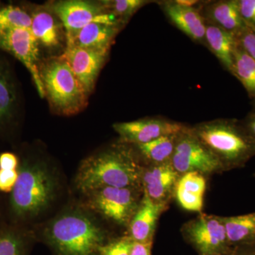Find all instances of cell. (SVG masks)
<instances>
[{
	"mask_svg": "<svg viewBox=\"0 0 255 255\" xmlns=\"http://www.w3.org/2000/svg\"><path fill=\"white\" fill-rule=\"evenodd\" d=\"M45 97L52 108L63 115L78 113L87 104V93L68 64L60 58L40 69Z\"/></svg>",
	"mask_w": 255,
	"mask_h": 255,
	"instance_id": "4",
	"label": "cell"
},
{
	"mask_svg": "<svg viewBox=\"0 0 255 255\" xmlns=\"http://www.w3.org/2000/svg\"><path fill=\"white\" fill-rule=\"evenodd\" d=\"M92 193V204L102 216L128 227L141 201L142 188L105 187Z\"/></svg>",
	"mask_w": 255,
	"mask_h": 255,
	"instance_id": "8",
	"label": "cell"
},
{
	"mask_svg": "<svg viewBox=\"0 0 255 255\" xmlns=\"http://www.w3.org/2000/svg\"><path fill=\"white\" fill-rule=\"evenodd\" d=\"M238 5L243 21L255 32V0H238Z\"/></svg>",
	"mask_w": 255,
	"mask_h": 255,
	"instance_id": "30",
	"label": "cell"
},
{
	"mask_svg": "<svg viewBox=\"0 0 255 255\" xmlns=\"http://www.w3.org/2000/svg\"><path fill=\"white\" fill-rule=\"evenodd\" d=\"M231 73L241 82L250 97L255 99V60L238 43L233 53Z\"/></svg>",
	"mask_w": 255,
	"mask_h": 255,
	"instance_id": "24",
	"label": "cell"
},
{
	"mask_svg": "<svg viewBox=\"0 0 255 255\" xmlns=\"http://www.w3.org/2000/svg\"><path fill=\"white\" fill-rule=\"evenodd\" d=\"M177 135H166L146 143L133 145L139 159L144 162L143 166L171 163Z\"/></svg>",
	"mask_w": 255,
	"mask_h": 255,
	"instance_id": "21",
	"label": "cell"
},
{
	"mask_svg": "<svg viewBox=\"0 0 255 255\" xmlns=\"http://www.w3.org/2000/svg\"><path fill=\"white\" fill-rule=\"evenodd\" d=\"M18 172L11 191V210L18 217L37 216L54 199L55 178L45 165L38 162H25Z\"/></svg>",
	"mask_w": 255,
	"mask_h": 255,
	"instance_id": "3",
	"label": "cell"
},
{
	"mask_svg": "<svg viewBox=\"0 0 255 255\" xmlns=\"http://www.w3.org/2000/svg\"><path fill=\"white\" fill-rule=\"evenodd\" d=\"M206 176L198 172L182 174L178 179L174 197L179 205L186 211L202 213L206 190Z\"/></svg>",
	"mask_w": 255,
	"mask_h": 255,
	"instance_id": "16",
	"label": "cell"
},
{
	"mask_svg": "<svg viewBox=\"0 0 255 255\" xmlns=\"http://www.w3.org/2000/svg\"><path fill=\"white\" fill-rule=\"evenodd\" d=\"M181 233L199 255H227L234 251L228 241L223 216L201 213L184 223Z\"/></svg>",
	"mask_w": 255,
	"mask_h": 255,
	"instance_id": "7",
	"label": "cell"
},
{
	"mask_svg": "<svg viewBox=\"0 0 255 255\" xmlns=\"http://www.w3.org/2000/svg\"><path fill=\"white\" fill-rule=\"evenodd\" d=\"M168 205L153 202L143 192L140 205L129 225L130 237L137 243H153L157 222Z\"/></svg>",
	"mask_w": 255,
	"mask_h": 255,
	"instance_id": "15",
	"label": "cell"
},
{
	"mask_svg": "<svg viewBox=\"0 0 255 255\" xmlns=\"http://www.w3.org/2000/svg\"><path fill=\"white\" fill-rule=\"evenodd\" d=\"M152 243H142L133 242L130 255H151Z\"/></svg>",
	"mask_w": 255,
	"mask_h": 255,
	"instance_id": "33",
	"label": "cell"
},
{
	"mask_svg": "<svg viewBox=\"0 0 255 255\" xmlns=\"http://www.w3.org/2000/svg\"><path fill=\"white\" fill-rule=\"evenodd\" d=\"M221 162L225 170L241 168L255 155V141L242 122L216 119L190 127Z\"/></svg>",
	"mask_w": 255,
	"mask_h": 255,
	"instance_id": "2",
	"label": "cell"
},
{
	"mask_svg": "<svg viewBox=\"0 0 255 255\" xmlns=\"http://www.w3.org/2000/svg\"><path fill=\"white\" fill-rule=\"evenodd\" d=\"M107 55L108 53L105 52L67 46L59 58L68 64L87 93L90 94L95 87L96 80Z\"/></svg>",
	"mask_w": 255,
	"mask_h": 255,
	"instance_id": "13",
	"label": "cell"
},
{
	"mask_svg": "<svg viewBox=\"0 0 255 255\" xmlns=\"http://www.w3.org/2000/svg\"><path fill=\"white\" fill-rule=\"evenodd\" d=\"M233 252L232 253H231V254H230V255H233Z\"/></svg>",
	"mask_w": 255,
	"mask_h": 255,
	"instance_id": "37",
	"label": "cell"
},
{
	"mask_svg": "<svg viewBox=\"0 0 255 255\" xmlns=\"http://www.w3.org/2000/svg\"><path fill=\"white\" fill-rule=\"evenodd\" d=\"M233 255H255V245L234 248Z\"/></svg>",
	"mask_w": 255,
	"mask_h": 255,
	"instance_id": "35",
	"label": "cell"
},
{
	"mask_svg": "<svg viewBox=\"0 0 255 255\" xmlns=\"http://www.w3.org/2000/svg\"><path fill=\"white\" fill-rule=\"evenodd\" d=\"M236 37L238 45L255 60V32L246 25Z\"/></svg>",
	"mask_w": 255,
	"mask_h": 255,
	"instance_id": "29",
	"label": "cell"
},
{
	"mask_svg": "<svg viewBox=\"0 0 255 255\" xmlns=\"http://www.w3.org/2000/svg\"><path fill=\"white\" fill-rule=\"evenodd\" d=\"M119 31L118 26L97 22L90 23L82 28L73 38L67 41V46L109 53Z\"/></svg>",
	"mask_w": 255,
	"mask_h": 255,
	"instance_id": "18",
	"label": "cell"
},
{
	"mask_svg": "<svg viewBox=\"0 0 255 255\" xmlns=\"http://www.w3.org/2000/svg\"><path fill=\"white\" fill-rule=\"evenodd\" d=\"M31 31L38 43L48 48L60 44V26L53 14L47 11H37L31 15Z\"/></svg>",
	"mask_w": 255,
	"mask_h": 255,
	"instance_id": "22",
	"label": "cell"
},
{
	"mask_svg": "<svg viewBox=\"0 0 255 255\" xmlns=\"http://www.w3.org/2000/svg\"><path fill=\"white\" fill-rule=\"evenodd\" d=\"M18 105V95L7 67L0 60V125L14 118Z\"/></svg>",
	"mask_w": 255,
	"mask_h": 255,
	"instance_id": "23",
	"label": "cell"
},
{
	"mask_svg": "<svg viewBox=\"0 0 255 255\" xmlns=\"http://www.w3.org/2000/svg\"><path fill=\"white\" fill-rule=\"evenodd\" d=\"M228 241L233 249L255 245V212L223 217Z\"/></svg>",
	"mask_w": 255,
	"mask_h": 255,
	"instance_id": "20",
	"label": "cell"
},
{
	"mask_svg": "<svg viewBox=\"0 0 255 255\" xmlns=\"http://www.w3.org/2000/svg\"><path fill=\"white\" fill-rule=\"evenodd\" d=\"M66 31L67 41L75 37L82 28L92 23L119 26L114 14H107L103 4L81 0H67L55 3L53 7Z\"/></svg>",
	"mask_w": 255,
	"mask_h": 255,
	"instance_id": "9",
	"label": "cell"
},
{
	"mask_svg": "<svg viewBox=\"0 0 255 255\" xmlns=\"http://www.w3.org/2000/svg\"><path fill=\"white\" fill-rule=\"evenodd\" d=\"M23 241L13 232H6L0 236V255H23Z\"/></svg>",
	"mask_w": 255,
	"mask_h": 255,
	"instance_id": "27",
	"label": "cell"
},
{
	"mask_svg": "<svg viewBox=\"0 0 255 255\" xmlns=\"http://www.w3.org/2000/svg\"><path fill=\"white\" fill-rule=\"evenodd\" d=\"M133 241L130 236H124L101 246L100 255H130Z\"/></svg>",
	"mask_w": 255,
	"mask_h": 255,
	"instance_id": "28",
	"label": "cell"
},
{
	"mask_svg": "<svg viewBox=\"0 0 255 255\" xmlns=\"http://www.w3.org/2000/svg\"><path fill=\"white\" fill-rule=\"evenodd\" d=\"M186 126L159 117L145 118L114 125L122 143L139 145L166 135H177Z\"/></svg>",
	"mask_w": 255,
	"mask_h": 255,
	"instance_id": "11",
	"label": "cell"
},
{
	"mask_svg": "<svg viewBox=\"0 0 255 255\" xmlns=\"http://www.w3.org/2000/svg\"><path fill=\"white\" fill-rule=\"evenodd\" d=\"M159 5L176 27L192 41L205 45L206 20L199 9L178 4L176 1H164Z\"/></svg>",
	"mask_w": 255,
	"mask_h": 255,
	"instance_id": "14",
	"label": "cell"
},
{
	"mask_svg": "<svg viewBox=\"0 0 255 255\" xmlns=\"http://www.w3.org/2000/svg\"><path fill=\"white\" fill-rule=\"evenodd\" d=\"M142 169L134 149L114 146L85 159L79 169L77 185L91 193L105 187L142 188Z\"/></svg>",
	"mask_w": 255,
	"mask_h": 255,
	"instance_id": "1",
	"label": "cell"
},
{
	"mask_svg": "<svg viewBox=\"0 0 255 255\" xmlns=\"http://www.w3.org/2000/svg\"><path fill=\"white\" fill-rule=\"evenodd\" d=\"M47 236L63 255H92L104 240L102 230L85 215L70 213L54 220Z\"/></svg>",
	"mask_w": 255,
	"mask_h": 255,
	"instance_id": "5",
	"label": "cell"
},
{
	"mask_svg": "<svg viewBox=\"0 0 255 255\" xmlns=\"http://www.w3.org/2000/svg\"><path fill=\"white\" fill-rule=\"evenodd\" d=\"M148 1L144 0H114L102 1L106 10H109L119 21H125L131 17L132 15L147 4Z\"/></svg>",
	"mask_w": 255,
	"mask_h": 255,
	"instance_id": "26",
	"label": "cell"
},
{
	"mask_svg": "<svg viewBox=\"0 0 255 255\" xmlns=\"http://www.w3.org/2000/svg\"><path fill=\"white\" fill-rule=\"evenodd\" d=\"M176 2L178 4L184 5L187 6H193L194 5L197 4V1L194 0H176Z\"/></svg>",
	"mask_w": 255,
	"mask_h": 255,
	"instance_id": "36",
	"label": "cell"
},
{
	"mask_svg": "<svg viewBox=\"0 0 255 255\" xmlns=\"http://www.w3.org/2000/svg\"><path fill=\"white\" fill-rule=\"evenodd\" d=\"M39 43L33 36L31 29L13 28L0 33V48L14 55L25 65L30 74L40 97H45L42 82L39 62Z\"/></svg>",
	"mask_w": 255,
	"mask_h": 255,
	"instance_id": "10",
	"label": "cell"
},
{
	"mask_svg": "<svg viewBox=\"0 0 255 255\" xmlns=\"http://www.w3.org/2000/svg\"><path fill=\"white\" fill-rule=\"evenodd\" d=\"M242 123L255 141V112L250 114Z\"/></svg>",
	"mask_w": 255,
	"mask_h": 255,
	"instance_id": "34",
	"label": "cell"
},
{
	"mask_svg": "<svg viewBox=\"0 0 255 255\" xmlns=\"http://www.w3.org/2000/svg\"><path fill=\"white\" fill-rule=\"evenodd\" d=\"M236 44L237 40L233 33L206 21L205 46L230 73L232 70Z\"/></svg>",
	"mask_w": 255,
	"mask_h": 255,
	"instance_id": "19",
	"label": "cell"
},
{
	"mask_svg": "<svg viewBox=\"0 0 255 255\" xmlns=\"http://www.w3.org/2000/svg\"><path fill=\"white\" fill-rule=\"evenodd\" d=\"M171 164L180 175L198 172L208 177L226 172L217 157L187 126L176 137Z\"/></svg>",
	"mask_w": 255,
	"mask_h": 255,
	"instance_id": "6",
	"label": "cell"
},
{
	"mask_svg": "<svg viewBox=\"0 0 255 255\" xmlns=\"http://www.w3.org/2000/svg\"><path fill=\"white\" fill-rule=\"evenodd\" d=\"M180 174L171 163L143 166L141 174L142 191L157 204L169 206L174 197Z\"/></svg>",
	"mask_w": 255,
	"mask_h": 255,
	"instance_id": "12",
	"label": "cell"
},
{
	"mask_svg": "<svg viewBox=\"0 0 255 255\" xmlns=\"http://www.w3.org/2000/svg\"><path fill=\"white\" fill-rule=\"evenodd\" d=\"M200 12L206 21L235 36L246 26L240 14L238 0H222L208 3Z\"/></svg>",
	"mask_w": 255,
	"mask_h": 255,
	"instance_id": "17",
	"label": "cell"
},
{
	"mask_svg": "<svg viewBox=\"0 0 255 255\" xmlns=\"http://www.w3.org/2000/svg\"><path fill=\"white\" fill-rule=\"evenodd\" d=\"M18 164L17 157L11 152H4L0 155V169L16 170Z\"/></svg>",
	"mask_w": 255,
	"mask_h": 255,
	"instance_id": "32",
	"label": "cell"
},
{
	"mask_svg": "<svg viewBox=\"0 0 255 255\" xmlns=\"http://www.w3.org/2000/svg\"><path fill=\"white\" fill-rule=\"evenodd\" d=\"M31 16L14 5L0 7V33L13 28L31 29Z\"/></svg>",
	"mask_w": 255,
	"mask_h": 255,
	"instance_id": "25",
	"label": "cell"
},
{
	"mask_svg": "<svg viewBox=\"0 0 255 255\" xmlns=\"http://www.w3.org/2000/svg\"><path fill=\"white\" fill-rule=\"evenodd\" d=\"M18 172L16 170H6L0 169V191L11 192L17 181Z\"/></svg>",
	"mask_w": 255,
	"mask_h": 255,
	"instance_id": "31",
	"label": "cell"
}]
</instances>
